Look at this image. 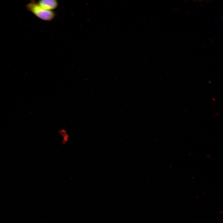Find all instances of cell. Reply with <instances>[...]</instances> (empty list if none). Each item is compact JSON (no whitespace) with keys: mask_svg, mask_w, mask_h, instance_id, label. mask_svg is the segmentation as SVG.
<instances>
[{"mask_svg":"<svg viewBox=\"0 0 223 223\" xmlns=\"http://www.w3.org/2000/svg\"><path fill=\"white\" fill-rule=\"evenodd\" d=\"M38 4L43 8L48 11H52L58 6V2L55 0H42Z\"/></svg>","mask_w":223,"mask_h":223,"instance_id":"7a4b0ae2","label":"cell"},{"mask_svg":"<svg viewBox=\"0 0 223 223\" xmlns=\"http://www.w3.org/2000/svg\"><path fill=\"white\" fill-rule=\"evenodd\" d=\"M27 10L33 13L37 17L47 21H51L55 17L56 14L53 11L46 10L35 2L32 1L26 6Z\"/></svg>","mask_w":223,"mask_h":223,"instance_id":"6da1fadb","label":"cell"}]
</instances>
